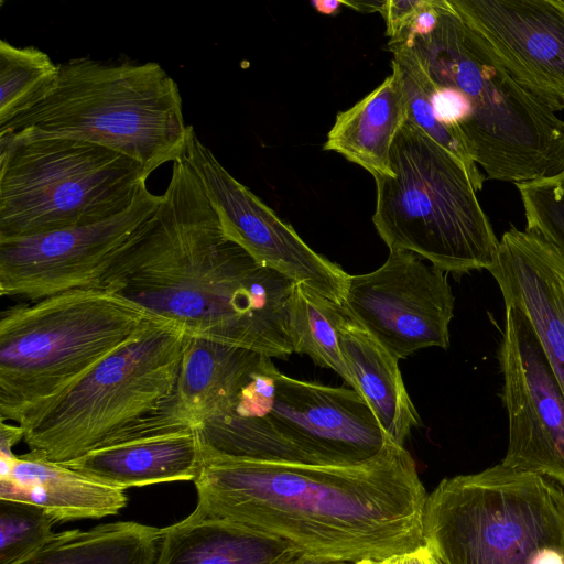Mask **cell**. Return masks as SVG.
<instances>
[{"label":"cell","instance_id":"12","mask_svg":"<svg viewBox=\"0 0 564 564\" xmlns=\"http://www.w3.org/2000/svg\"><path fill=\"white\" fill-rule=\"evenodd\" d=\"M183 156L229 240L258 263L343 305L350 275L308 247L291 225L236 180L199 140L193 126Z\"/></svg>","mask_w":564,"mask_h":564},{"label":"cell","instance_id":"6","mask_svg":"<svg viewBox=\"0 0 564 564\" xmlns=\"http://www.w3.org/2000/svg\"><path fill=\"white\" fill-rule=\"evenodd\" d=\"M422 534L442 564H564V487L501 463L444 478Z\"/></svg>","mask_w":564,"mask_h":564},{"label":"cell","instance_id":"18","mask_svg":"<svg viewBox=\"0 0 564 564\" xmlns=\"http://www.w3.org/2000/svg\"><path fill=\"white\" fill-rule=\"evenodd\" d=\"M0 499L36 505L56 522L113 516L128 502L124 489L31 452L1 462Z\"/></svg>","mask_w":564,"mask_h":564},{"label":"cell","instance_id":"26","mask_svg":"<svg viewBox=\"0 0 564 564\" xmlns=\"http://www.w3.org/2000/svg\"><path fill=\"white\" fill-rule=\"evenodd\" d=\"M56 521L43 508L0 499V564H19L53 535Z\"/></svg>","mask_w":564,"mask_h":564},{"label":"cell","instance_id":"24","mask_svg":"<svg viewBox=\"0 0 564 564\" xmlns=\"http://www.w3.org/2000/svg\"><path fill=\"white\" fill-rule=\"evenodd\" d=\"M344 315L343 305L305 285L294 284L288 303V330L293 352L305 354L316 365L334 370L356 390L339 347L338 325Z\"/></svg>","mask_w":564,"mask_h":564},{"label":"cell","instance_id":"7","mask_svg":"<svg viewBox=\"0 0 564 564\" xmlns=\"http://www.w3.org/2000/svg\"><path fill=\"white\" fill-rule=\"evenodd\" d=\"M392 174L376 176L372 216L389 250H404L445 273L488 270L499 239L465 165L411 120L390 152Z\"/></svg>","mask_w":564,"mask_h":564},{"label":"cell","instance_id":"13","mask_svg":"<svg viewBox=\"0 0 564 564\" xmlns=\"http://www.w3.org/2000/svg\"><path fill=\"white\" fill-rule=\"evenodd\" d=\"M258 417L289 463L357 465L392 441L356 390L281 372L270 411Z\"/></svg>","mask_w":564,"mask_h":564},{"label":"cell","instance_id":"34","mask_svg":"<svg viewBox=\"0 0 564 564\" xmlns=\"http://www.w3.org/2000/svg\"><path fill=\"white\" fill-rule=\"evenodd\" d=\"M424 552H425V558H426V563L427 564H442L441 562H438L435 557H433L429 552L424 547Z\"/></svg>","mask_w":564,"mask_h":564},{"label":"cell","instance_id":"36","mask_svg":"<svg viewBox=\"0 0 564 564\" xmlns=\"http://www.w3.org/2000/svg\"><path fill=\"white\" fill-rule=\"evenodd\" d=\"M387 563V562H386ZM386 563H379V562H361L359 564H386Z\"/></svg>","mask_w":564,"mask_h":564},{"label":"cell","instance_id":"19","mask_svg":"<svg viewBox=\"0 0 564 564\" xmlns=\"http://www.w3.org/2000/svg\"><path fill=\"white\" fill-rule=\"evenodd\" d=\"M202 462L196 429L184 427L98 448L62 465L126 490L161 482L194 481Z\"/></svg>","mask_w":564,"mask_h":564},{"label":"cell","instance_id":"9","mask_svg":"<svg viewBox=\"0 0 564 564\" xmlns=\"http://www.w3.org/2000/svg\"><path fill=\"white\" fill-rule=\"evenodd\" d=\"M188 335L161 319L19 424L31 453L64 464L123 442L172 394Z\"/></svg>","mask_w":564,"mask_h":564},{"label":"cell","instance_id":"30","mask_svg":"<svg viewBox=\"0 0 564 564\" xmlns=\"http://www.w3.org/2000/svg\"><path fill=\"white\" fill-rule=\"evenodd\" d=\"M311 4L319 13L334 15L339 12L340 7L345 6V2L341 0H315Z\"/></svg>","mask_w":564,"mask_h":564},{"label":"cell","instance_id":"16","mask_svg":"<svg viewBox=\"0 0 564 564\" xmlns=\"http://www.w3.org/2000/svg\"><path fill=\"white\" fill-rule=\"evenodd\" d=\"M269 361L247 348L188 336L172 394L130 438L196 429L230 414L245 387Z\"/></svg>","mask_w":564,"mask_h":564},{"label":"cell","instance_id":"22","mask_svg":"<svg viewBox=\"0 0 564 564\" xmlns=\"http://www.w3.org/2000/svg\"><path fill=\"white\" fill-rule=\"evenodd\" d=\"M408 119L406 100L398 70L350 108L337 113L323 145L341 154L373 177L390 175V152Z\"/></svg>","mask_w":564,"mask_h":564},{"label":"cell","instance_id":"25","mask_svg":"<svg viewBox=\"0 0 564 564\" xmlns=\"http://www.w3.org/2000/svg\"><path fill=\"white\" fill-rule=\"evenodd\" d=\"M58 75V64L34 46L0 41V124L10 121L45 95Z\"/></svg>","mask_w":564,"mask_h":564},{"label":"cell","instance_id":"17","mask_svg":"<svg viewBox=\"0 0 564 564\" xmlns=\"http://www.w3.org/2000/svg\"><path fill=\"white\" fill-rule=\"evenodd\" d=\"M487 271L505 307L527 318L564 392V253L540 236L512 226L499 240Z\"/></svg>","mask_w":564,"mask_h":564},{"label":"cell","instance_id":"31","mask_svg":"<svg viewBox=\"0 0 564 564\" xmlns=\"http://www.w3.org/2000/svg\"><path fill=\"white\" fill-rule=\"evenodd\" d=\"M290 564H359V563L327 560V558H322V557L312 556V555L301 553Z\"/></svg>","mask_w":564,"mask_h":564},{"label":"cell","instance_id":"10","mask_svg":"<svg viewBox=\"0 0 564 564\" xmlns=\"http://www.w3.org/2000/svg\"><path fill=\"white\" fill-rule=\"evenodd\" d=\"M162 203L163 194L144 189L129 209L105 221L0 239L1 295L34 302L70 290L100 289Z\"/></svg>","mask_w":564,"mask_h":564},{"label":"cell","instance_id":"35","mask_svg":"<svg viewBox=\"0 0 564 564\" xmlns=\"http://www.w3.org/2000/svg\"><path fill=\"white\" fill-rule=\"evenodd\" d=\"M402 558L403 557L395 558V560L387 562L386 564H403Z\"/></svg>","mask_w":564,"mask_h":564},{"label":"cell","instance_id":"27","mask_svg":"<svg viewBox=\"0 0 564 564\" xmlns=\"http://www.w3.org/2000/svg\"><path fill=\"white\" fill-rule=\"evenodd\" d=\"M524 208L525 230L564 253V170L540 180L516 184Z\"/></svg>","mask_w":564,"mask_h":564},{"label":"cell","instance_id":"5","mask_svg":"<svg viewBox=\"0 0 564 564\" xmlns=\"http://www.w3.org/2000/svg\"><path fill=\"white\" fill-rule=\"evenodd\" d=\"M161 319L104 289L7 308L0 318V420L21 424Z\"/></svg>","mask_w":564,"mask_h":564},{"label":"cell","instance_id":"4","mask_svg":"<svg viewBox=\"0 0 564 564\" xmlns=\"http://www.w3.org/2000/svg\"><path fill=\"white\" fill-rule=\"evenodd\" d=\"M189 128L178 86L159 63L80 57L58 64L51 89L0 124V138L96 143L135 160L149 177L183 155Z\"/></svg>","mask_w":564,"mask_h":564},{"label":"cell","instance_id":"3","mask_svg":"<svg viewBox=\"0 0 564 564\" xmlns=\"http://www.w3.org/2000/svg\"><path fill=\"white\" fill-rule=\"evenodd\" d=\"M406 47L436 85L442 113L487 178L522 183L564 170V119L490 55L448 0Z\"/></svg>","mask_w":564,"mask_h":564},{"label":"cell","instance_id":"20","mask_svg":"<svg viewBox=\"0 0 564 564\" xmlns=\"http://www.w3.org/2000/svg\"><path fill=\"white\" fill-rule=\"evenodd\" d=\"M301 552L248 527L189 514L162 528L155 564H290Z\"/></svg>","mask_w":564,"mask_h":564},{"label":"cell","instance_id":"32","mask_svg":"<svg viewBox=\"0 0 564 564\" xmlns=\"http://www.w3.org/2000/svg\"><path fill=\"white\" fill-rule=\"evenodd\" d=\"M345 6L361 12H373L381 10L384 1H366V2H348L344 1Z\"/></svg>","mask_w":564,"mask_h":564},{"label":"cell","instance_id":"37","mask_svg":"<svg viewBox=\"0 0 564 564\" xmlns=\"http://www.w3.org/2000/svg\"><path fill=\"white\" fill-rule=\"evenodd\" d=\"M402 562H403V558H402ZM404 564V563H403Z\"/></svg>","mask_w":564,"mask_h":564},{"label":"cell","instance_id":"21","mask_svg":"<svg viewBox=\"0 0 564 564\" xmlns=\"http://www.w3.org/2000/svg\"><path fill=\"white\" fill-rule=\"evenodd\" d=\"M345 308V307H344ZM339 347L346 366L386 434L403 446L420 415L403 383L398 360L346 312L339 322Z\"/></svg>","mask_w":564,"mask_h":564},{"label":"cell","instance_id":"33","mask_svg":"<svg viewBox=\"0 0 564 564\" xmlns=\"http://www.w3.org/2000/svg\"><path fill=\"white\" fill-rule=\"evenodd\" d=\"M403 563L404 564H427L426 558H425L424 546L421 547L419 551H416L408 556H404Z\"/></svg>","mask_w":564,"mask_h":564},{"label":"cell","instance_id":"11","mask_svg":"<svg viewBox=\"0 0 564 564\" xmlns=\"http://www.w3.org/2000/svg\"><path fill=\"white\" fill-rule=\"evenodd\" d=\"M446 274L413 252L390 250L377 270L349 276L343 306L398 361L446 349L455 302Z\"/></svg>","mask_w":564,"mask_h":564},{"label":"cell","instance_id":"23","mask_svg":"<svg viewBox=\"0 0 564 564\" xmlns=\"http://www.w3.org/2000/svg\"><path fill=\"white\" fill-rule=\"evenodd\" d=\"M161 535L162 528L134 521L64 531L19 564H155Z\"/></svg>","mask_w":564,"mask_h":564},{"label":"cell","instance_id":"14","mask_svg":"<svg viewBox=\"0 0 564 564\" xmlns=\"http://www.w3.org/2000/svg\"><path fill=\"white\" fill-rule=\"evenodd\" d=\"M508 445L501 464L564 487V392L527 318L505 307L499 347Z\"/></svg>","mask_w":564,"mask_h":564},{"label":"cell","instance_id":"2","mask_svg":"<svg viewBox=\"0 0 564 564\" xmlns=\"http://www.w3.org/2000/svg\"><path fill=\"white\" fill-rule=\"evenodd\" d=\"M294 284L225 236L182 155L172 163L156 215L100 289L140 304L191 337L286 358L293 352L288 303Z\"/></svg>","mask_w":564,"mask_h":564},{"label":"cell","instance_id":"8","mask_svg":"<svg viewBox=\"0 0 564 564\" xmlns=\"http://www.w3.org/2000/svg\"><path fill=\"white\" fill-rule=\"evenodd\" d=\"M135 160L67 138H0V239L105 221L147 189Z\"/></svg>","mask_w":564,"mask_h":564},{"label":"cell","instance_id":"1","mask_svg":"<svg viewBox=\"0 0 564 564\" xmlns=\"http://www.w3.org/2000/svg\"><path fill=\"white\" fill-rule=\"evenodd\" d=\"M202 457L196 517L231 521L334 561L386 563L423 547L427 494L412 456L393 441L357 465Z\"/></svg>","mask_w":564,"mask_h":564},{"label":"cell","instance_id":"28","mask_svg":"<svg viewBox=\"0 0 564 564\" xmlns=\"http://www.w3.org/2000/svg\"><path fill=\"white\" fill-rule=\"evenodd\" d=\"M426 0H387L380 10L389 40L398 37L414 21Z\"/></svg>","mask_w":564,"mask_h":564},{"label":"cell","instance_id":"15","mask_svg":"<svg viewBox=\"0 0 564 564\" xmlns=\"http://www.w3.org/2000/svg\"><path fill=\"white\" fill-rule=\"evenodd\" d=\"M448 3L514 80L564 111V0Z\"/></svg>","mask_w":564,"mask_h":564},{"label":"cell","instance_id":"29","mask_svg":"<svg viewBox=\"0 0 564 564\" xmlns=\"http://www.w3.org/2000/svg\"><path fill=\"white\" fill-rule=\"evenodd\" d=\"M1 421V420H0ZM24 438V430L20 425L9 424L8 421L0 423V462H9L15 455L12 447Z\"/></svg>","mask_w":564,"mask_h":564}]
</instances>
